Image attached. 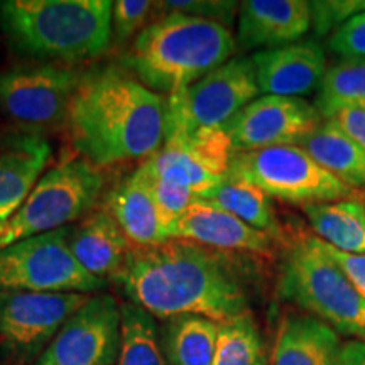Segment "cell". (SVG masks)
I'll list each match as a JSON object with an SVG mask.
<instances>
[{
    "mask_svg": "<svg viewBox=\"0 0 365 365\" xmlns=\"http://www.w3.org/2000/svg\"><path fill=\"white\" fill-rule=\"evenodd\" d=\"M277 291L335 331L365 340V299L318 237L298 235L286 245Z\"/></svg>",
    "mask_w": 365,
    "mask_h": 365,
    "instance_id": "5",
    "label": "cell"
},
{
    "mask_svg": "<svg viewBox=\"0 0 365 365\" xmlns=\"http://www.w3.org/2000/svg\"><path fill=\"white\" fill-rule=\"evenodd\" d=\"M237 9L235 2H215V0H168L156 2V11L181 12L186 16L203 17V19L215 22H232ZM225 26V24H223Z\"/></svg>",
    "mask_w": 365,
    "mask_h": 365,
    "instance_id": "33",
    "label": "cell"
},
{
    "mask_svg": "<svg viewBox=\"0 0 365 365\" xmlns=\"http://www.w3.org/2000/svg\"><path fill=\"white\" fill-rule=\"evenodd\" d=\"M235 49L227 26L170 12L148 24L122 63L148 88L171 95L225 65Z\"/></svg>",
    "mask_w": 365,
    "mask_h": 365,
    "instance_id": "3",
    "label": "cell"
},
{
    "mask_svg": "<svg viewBox=\"0 0 365 365\" xmlns=\"http://www.w3.org/2000/svg\"><path fill=\"white\" fill-rule=\"evenodd\" d=\"M70 227L0 247V291L93 293L105 281L86 272L68 244Z\"/></svg>",
    "mask_w": 365,
    "mask_h": 365,
    "instance_id": "8",
    "label": "cell"
},
{
    "mask_svg": "<svg viewBox=\"0 0 365 365\" xmlns=\"http://www.w3.org/2000/svg\"><path fill=\"white\" fill-rule=\"evenodd\" d=\"M103 208L118 223L132 247H150L168 240L150 190L137 171L110 190Z\"/></svg>",
    "mask_w": 365,
    "mask_h": 365,
    "instance_id": "21",
    "label": "cell"
},
{
    "mask_svg": "<svg viewBox=\"0 0 365 365\" xmlns=\"http://www.w3.org/2000/svg\"><path fill=\"white\" fill-rule=\"evenodd\" d=\"M327 120L339 125L355 144L365 150V110L364 108H341L333 112Z\"/></svg>",
    "mask_w": 365,
    "mask_h": 365,
    "instance_id": "34",
    "label": "cell"
},
{
    "mask_svg": "<svg viewBox=\"0 0 365 365\" xmlns=\"http://www.w3.org/2000/svg\"><path fill=\"white\" fill-rule=\"evenodd\" d=\"M135 171L139 173L140 178H143L145 185H148V188L150 190L154 203H156L159 218H161V223L168 235V228H170L173 223L188 210L190 205L196 200V196L191 193L190 190L182 188V186L148 176L145 173L140 171L139 168H137Z\"/></svg>",
    "mask_w": 365,
    "mask_h": 365,
    "instance_id": "29",
    "label": "cell"
},
{
    "mask_svg": "<svg viewBox=\"0 0 365 365\" xmlns=\"http://www.w3.org/2000/svg\"><path fill=\"white\" fill-rule=\"evenodd\" d=\"M323 122L304 98L262 95L223 127L234 153L299 145Z\"/></svg>",
    "mask_w": 365,
    "mask_h": 365,
    "instance_id": "14",
    "label": "cell"
},
{
    "mask_svg": "<svg viewBox=\"0 0 365 365\" xmlns=\"http://www.w3.org/2000/svg\"><path fill=\"white\" fill-rule=\"evenodd\" d=\"M90 298L83 293L0 291V341L17 359L39 357Z\"/></svg>",
    "mask_w": 365,
    "mask_h": 365,
    "instance_id": "12",
    "label": "cell"
},
{
    "mask_svg": "<svg viewBox=\"0 0 365 365\" xmlns=\"http://www.w3.org/2000/svg\"><path fill=\"white\" fill-rule=\"evenodd\" d=\"M70 143L102 170L149 159L166 139V100L115 66L85 73L66 118Z\"/></svg>",
    "mask_w": 365,
    "mask_h": 365,
    "instance_id": "2",
    "label": "cell"
},
{
    "mask_svg": "<svg viewBox=\"0 0 365 365\" xmlns=\"http://www.w3.org/2000/svg\"><path fill=\"white\" fill-rule=\"evenodd\" d=\"M328 46L341 61L365 59V11L341 24L331 34Z\"/></svg>",
    "mask_w": 365,
    "mask_h": 365,
    "instance_id": "32",
    "label": "cell"
},
{
    "mask_svg": "<svg viewBox=\"0 0 365 365\" xmlns=\"http://www.w3.org/2000/svg\"><path fill=\"white\" fill-rule=\"evenodd\" d=\"M7 222H9V220H2V218H0V239H2V235L6 234V230H7Z\"/></svg>",
    "mask_w": 365,
    "mask_h": 365,
    "instance_id": "37",
    "label": "cell"
},
{
    "mask_svg": "<svg viewBox=\"0 0 365 365\" xmlns=\"http://www.w3.org/2000/svg\"><path fill=\"white\" fill-rule=\"evenodd\" d=\"M234 149L223 129L166 130L163 148L139 170L148 176L182 186L200 198L225 180Z\"/></svg>",
    "mask_w": 365,
    "mask_h": 365,
    "instance_id": "11",
    "label": "cell"
},
{
    "mask_svg": "<svg viewBox=\"0 0 365 365\" xmlns=\"http://www.w3.org/2000/svg\"><path fill=\"white\" fill-rule=\"evenodd\" d=\"M156 2L148 0H117L112 7V38L118 44L129 43L148 27Z\"/></svg>",
    "mask_w": 365,
    "mask_h": 365,
    "instance_id": "30",
    "label": "cell"
},
{
    "mask_svg": "<svg viewBox=\"0 0 365 365\" xmlns=\"http://www.w3.org/2000/svg\"><path fill=\"white\" fill-rule=\"evenodd\" d=\"M318 239L345 254H365V205L362 200L312 203L301 207Z\"/></svg>",
    "mask_w": 365,
    "mask_h": 365,
    "instance_id": "23",
    "label": "cell"
},
{
    "mask_svg": "<svg viewBox=\"0 0 365 365\" xmlns=\"http://www.w3.org/2000/svg\"><path fill=\"white\" fill-rule=\"evenodd\" d=\"M220 323L185 314L171 318L161 336L168 365H213Z\"/></svg>",
    "mask_w": 365,
    "mask_h": 365,
    "instance_id": "25",
    "label": "cell"
},
{
    "mask_svg": "<svg viewBox=\"0 0 365 365\" xmlns=\"http://www.w3.org/2000/svg\"><path fill=\"white\" fill-rule=\"evenodd\" d=\"M312 29V11L304 0H245L239 7V44L242 49L299 43Z\"/></svg>",
    "mask_w": 365,
    "mask_h": 365,
    "instance_id": "18",
    "label": "cell"
},
{
    "mask_svg": "<svg viewBox=\"0 0 365 365\" xmlns=\"http://www.w3.org/2000/svg\"><path fill=\"white\" fill-rule=\"evenodd\" d=\"M213 365H267L261 331L252 313L220 323Z\"/></svg>",
    "mask_w": 365,
    "mask_h": 365,
    "instance_id": "28",
    "label": "cell"
},
{
    "mask_svg": "<svg viewBox=\"0 0 365 365\" xmlns=\"http://www.w3.org/2000/svg\"><path fill=\"white\" fill-rule=\"evenodd\" d=\"M51 144L33 130L0 132V218L9 220L38 185L49 159Z\"/></svg>",
    "mask_w": 365,
    "mask_h": 365,
    "instance_id": "17",
    "label": "cell"
},
{
    "mask_svg": "<svg viewBox=\"0 0 365 365\" xmlns=\"http://www.w3.org/2000/svg\"><path fill=\"white\" fill-rule=\"evenodd\" d=\"M122 307L110 294L91 296L51 340L34 365H117Z\"/></svg>",
    "mask_w": 365,
    "mask_h": 365,
    "instance_id": "13",
    "label": "cell"
},
{
    "mask_svg": "<svg viewBox=\"0 0 365 365\" xmlns=\"http://www.w3.org/2000/svg\"><path fill=\"white\" fill-rule=\"evenodd\" d=\"M113 281L154 318L195 314L225 323L250 312L240 259L190 240L130 247Z\"/></svg>",
    "mask_w": 365,
    "mask_h": 365,
    "instance_id": "1",
    "label": "cell"
},
{
    "mask_svg": "<svg viewBox=\"0 0 365 365\" xmlns=\"http://www.w3.org/2000/svg\"><path fill=\"white\" fill-rule=\"evenodd\" d=\"M323 170L344 185L365 195V150L339 125L323 120L299 144Z\"/></svg>",
    "mask_w": 365,
    "mask_h": 365,
    "instance_id": "22",
    "label": "cell"
},
{
    "mask_svg": "<svg viewBox=\"0 0 365 365\" xmlns=\"http://www.w3.org/2000/svg\"><path fill=\"white\" fill-rule=\"evenodd\" d=\"M103 186V173L86 159L59 163L41 176L22 207L9 218L0 247L65 228L68 223L90 215V210L102 196Z\"/></svg>",
    "mask_w": 365,
    "mask_h": 365,
    "instance_id": "6",
    "label": "cell"
},
{
    "mask_svg": "<svg viewBox=\"0 0 365 365\" xmlns=\"http://www.w3.org/2000/svg\"><path fill=\"white\" fill-rule=\"evenodd\" d=\"M110 0H2L0 29L17 53L78 63L112 43Z\"/></svg>",
    "mask_w": 365,
    "mask_h": 365,
    "instance_id": "4",
    "label": "cell"
},
{
    "mask_svg": "<svg viewBox=\"0 0 365 365\" xmlns=\"http://www.w3.org/2000/svg\"><path fill=\"white\" fill-rule=\"evenodd\" d=\"M336 365H365V340L344 341Z\"/></svg>",
    "mask_w": 365,
    "mask_h": 365,
    "instance_id": "36",
    "label": "cell"
},
{
    "mask_svg": "<svg viewBox=\"0 0 365 365\" xmlns=\"http://www.w3.org/2000/svg\"><path fill=\"white\" fill-rule=\"evenodd\" d=\"M85 73L56 63H29L0 71V112L38 132L66 122Z\"/></svg>",
    "mask_w": 365,
    "mask_h": 365,
    "instance_id": "10",
    "label": "cell"
},
{
    "mask_svg": "<svg viewBox=\"0 0 365 365\" xmlns=\"http://www.w3.org/2000/svg\"><path fill=\"white\" fill-rule=\"evenodd\" d=\"M340 349L339 333L322 319L286 313L277 327L271 365H336Z\"/></svg>",
    "mask_w": 365,
    "mask_h": 365,
    "instance_id": "20",
    "label": "cell"
},
{
    "mask_svg": "<svg viewBox=\"0 0 365 365\" xmlns=\"http://www.w3.org/2000/svg\"><path fill=\"white\" fill-rule=\"evenodd\" d=\"M170 239L190 240L220 252L264 257L271 255L274 249L271 235L255 230L237 217L202 200H195L168 228V240Z\"/></svg>",
    "mask_w": 365,
    "mask_h": 365,
    "instance_id": "15",
    "label": "cell"
},
{
    "mask_svg": "<svg viewBox=\"0 0 365 365\" xmlns=\"http://www.w3.org/2000/svg\"><path fill=\"white\" fill-rule=\"evenodd\" d=\"M68 244L86 272L97 279H113L124 267L130 242L107 210L90 213L76 227H70Z\"/></svg>",
    "mask_w": 365,
    "mask_h": 365,
    "instance_id": "19",
    "label": "cell"
},
{
    "mask_svg": "<svg viewBox=\"0 0 365 365\" xmlns=\"http://www.w3.org/2000/svg\"><path fill=\"white\" fill-rule=\"evenodd\" d=\"M314 107L323 120L341 108L365 110V59L340 61L327 68Z\"/></svg>",
    "mask_w": 365,
    "mask_h": 365,
    "instance_id": "27",
    "label": "cell"
},
{
    "mask_svg": "<svg viewBox=\"0 0 365 365\" xmlns=\"http://www.w3.org/2000/svg\"><path fill=\"white\" fill-rule=\"evenodd\" d=\"M328 254L331 255V259L339 266L344 269L355 289L359 291L360 296L365 299V254L364 255H354V254H345L340 252V250L330 247V245L325 244Z\"/></svg>",
    "mask_w": 365,
    "mask_h": 365,
    "instance_id": "35",
    "label": "cell"
},
{
    "mask_svg": "<svg viewBox=\"0 0 365 365\" xmlns=\"http://www.w3.org/2000/svg\"><path fill=\"white\" fill-rule=\"evenodd\" d=\"M259 93L252 58H232L190 88L168 95L166 130L223 129Z\"/></svg>",
    "mask_w": 365,
    "mask_h": 365,
    "instance_id": "9",
    "label": "cell"
},
{
    "mask_svg": "<svg viewBox=\"0 0 365 365\" xmlns=\"http://www.w3.org/2000/svg\"><path fill=\"white\" fill-rule=\"evenodd\" d=\"M198 200L230 213L255 230L271 235L274 240L282 237L271 198L247 181L227 176Z\"/></svg>",
    "mask_w": 365,
    "mask_h": 365,
    "instance_id": "24",
    "label": "cell"
},
{
    "mask_svg": "<svg viewBox=\"0 0 365 365\" xmlns=\"http://www.w3.org/2000/svg\"><path fill=\"white\" fill-rule=\"evenodd\" d=\"M117 365H168L154 317L132 303L122 304V344Z\"/></svg>",
    "mask_w": 365,
    "mask_h": 365,
    "instance_id": "26",
    "label": "cell"
},
{
    "mask_svg": "<svg viewBox=\"0 0 365 365\" xmlns=\"http://www.w3.org/2000/svg\"><path fill=\"white\" fill-rule=\"evenodd\" d=\"M312 27L318 36L333 34L341 24L365 11V0H325L309 2Z\"/></svg>",
    "mask_w": 365,
    "mask_h": 365,
    "instance_id": "31",
    "label": "cell"
},
{
    "mask_svg": "<svg viewBox=\"0 0 365 365\" xmlns=\"http://www.w3.org/2000/svg\"><path fill=\"white\" fill-rule=\"evenodd\" d=\"M227 176L257 186L269 198L301 207L362 196L323 170L299 145L234 153Z\"/></svg>",
    "mask_w": 365,
    "mask_h": 365,
    "instance_id": "7",
    "label": "cell"
},
{
    "mask_svg": "<svg viewBox=\"0 0 365 365\" xmlns=\"http://www.w3.org/2000/svg\"><path fill=\"white\" fill-rule=\"evenodd\" d=\"M262 95L301 98L322 85L327 73L325 51L317 41L262 49L252 56Z\"/></svg>",
    "mask_w": 365,
    "mask_h": 365,
    "instance_id": "16",
    "label": "cell"
}]
</instances>
